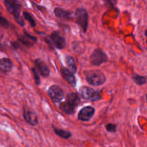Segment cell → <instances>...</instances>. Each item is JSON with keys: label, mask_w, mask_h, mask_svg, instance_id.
<instances>
[{"label": "cell", "mask_w": 147, "mask_h": 147, "mask_svg": "<svg viewBox=\"0 0 147 147\" xmlns=\"http://www.w3.org/2000/svg\"><path fill=\"white\" fill-rule=\"evenodd\" d=\"M4 5L9 12L12 14L15 21L22 27L25 26L24 20L20 15L21 7L17 0H4Z\"/></svg>", "instance_id": "cell-1"}, {"label": "cell", "mask_w": 147, "mask_h": 147, "mask_svg": "<svg viewBox=\"0 0 147 147\" xmlns=\"http://www.w3.org/2000/svg\"><path fill=\"white\" fill-rule=\"evenodd\" d=\"M88 83L93 86H100L106 82V77L100 70H90L86 73Z\"/></svg>", "instance_id": "cell-2"}, {"label": "cell", "mask_w": 147, "mask_h": 147, "mask_svg": "<svg viewBox=\"0 0 147 147\" xmlns=\"http://www.w3.org/2000/svg\"><path fill=\"white\" fill-rule=\"evenodd\" d=\"M76 22L78 24L83 33H86L88 30V13L84 8H79L75 12Z\"/></svg>", "instance_id": "cell-3"}, {"label": "cell", "mask_w": 147, "mask_h": 147, "mask_svg": "<svg viewBox=\"0 0 147 147\" xmlns=\"http://www.w3.org/2000/svg\"><path fill=\"white\" fill-rule=\"evenodd\" d=\"M108 60L107 55L100 49H96L90 56V63L93 66H100Z\"/></svg>", "instance_id": "cell-4"}, {"label": "cell", "mask_w": 147, "mask_h": 147, "mask_svg": "<svg viewBox=\"0 0 147 147\" xmlns=\"http://www.w3.org/2000/svg\"><path fill=\"white\" fill-rule=\"evenodd\" d=\"M80 96L85 100H90L92 101H98L100 100L101 96L100 91H96L92 88L88 86H83L80 89Z\"/></svg>", "instance_id": "cell-5"}, {"label": "cell", "mask_w": 147, "mask_h": 147, "mask_svg": "<svg viewBox=\"0 0 147 147\" xmlns=\"http://www.w3.org/2000/svg\"><path fill=\"white\" fill-rule=\"evenodd\" d=\"M47 94L54 103H59L64 98L63 89L57 85H53L49 88Z\"/></svg>", "instance_id": "cell-6"}, {"label": "cell", "mask_w": 147, "mask_h": 147, "mask_svg": "<svg viewBox=\"0 0 147 147\" xmlns=\"http://www.w3.org/2000/svg\"><path fill=\"white\" fill-rule=\"evenodd\" d=\"M50 42L53 47L58 50L65 48L66 45L65 39L60 34L59 32H53L50 36Z\"/></svg>", "instance_id": "cell-7"}, {"label": "cell", "mask_w": 147, "mask_h": 147, "mask_svg": "<svg viewBox=\"0 0 147 147\" xmlns=\"http://www.w3.org/2000/svg\"><path fill=\"white\" fill-rule=\"evenodd\" d=\"M23 117L24 120L31 126H37L39 123L37 113L26 106H23Z\"/></svg>", "instance_id": "cell-8"}, {"label": "cell", "mask_w": 147, "mask_h": 147, "mask_svg": "<svg viewBox=\"0 0 147 147\" xmlns=\"http://www.w3.org/2000/svg\"><path fill=\"white\" fill-rule=\"evenodd\" d=\"M95 112H96V109L93 106H85L79 111L78 118L81 121H88L94 116Z\"/></svg>", "instance_id": "cell-9"}, {"label": "cell", "mask_w": 147, "mask_h": 147, "mask_svg": "<svg viewBox=\"0 0 147 147\" xmlns=\"http://www.w3.org/2000/svg\"><path fill=\"white\" fill-rule=\"evenodd\" d=\"M18 41L21 43L22 45H24L27 47H31L34 45V43L37 42V38L34 36L31 35L30 34L27 33V32L24 31L23 35L20 36L18 39Z\"/></svg>", "instance_id": "cell-10"}, {"label": "cell", "mask_w": 147, "mask_h": 147, "mask_svg": "<svg viewBox=\"0 0 147 147\" xmlns=\"http://www.w3.org/2000/svg\"><path fill=\"white\" fill-rule=\"evenodd\" d=\"M34 65H35L36 68L39 71L42 77L47 78L50 76V70L47 65L40 58H37L34 60Z\"/></svg>", "instance_id": "cell-11"}, {"label": "cell", "mask_w": 147, "mask_h": 147, "mask_svg": "<svg viewBox=\"0 0 147 147\" xmlns=\"http://www.w3.org/2000/svg\"><path fill=\"white\" fill-rule=\"evenodd\" d=\"M61 75L63 78L72 86L75 88L76 86V79L74 76V73H72L69 69H67L66 67H62L61 70Z\"/></svg>", "instance_id": "cell-12"}, {"label": "cell", "mask_w": 147, "mask_h": 147, "mask_svg": "<svg viewBox=\"0 0 147 147\" xmlns=\"http://www.w3.org/2000/svg\"><path fill=\"white\" fill-rule=\"evenodd\" d=\"M65 101L74 108H77L80 104V97L78 93H70L65 98Z\"/></svg>", "instance_id": "cell-13"}, {"label": "cell", "mask_w": 147, "mask_h": 147, "mask_svg": "<svg viewBox=\"0 0 147 147\" xmlns=\"http://www.w3.org/2000/svg\"><path fill=\"white\" fill-rule=\"evenodd\" d=\"M55 14L57 17L63 19V20H73V12L70 11H66L60 8H55L54 11Z\"/></svg>", "instance_id": "cell-14"}, {"label": "cell", "mask_w": 147, "mask_h": 147, "mask_svg": "<svg viewBox=\"0 0 147 147\" xmlns=\"http://www.w3.org/2000/svg\"><path fill=\"white\" fill-rule=\"evenodd\" d=\"M12 63L11 60L7 57H3L0 60V69L1 72L7 73L10 71L12 68Z\"/></svg>", "instance_id": "cell-15"}, {"label": "cell", "mask_w": 147, "mask_h": 147, "mask_svg": "<svg viewBox=\"0 0 147 147\" xmlns=\"http://www.w3.org/2000/svg\"><path fill=\"white\" fill-rule=\"evenodd\" d=\"M65 63L67 65V67H68L69 70L72 72L73 73H76L78 70L77 65H76V60L73 58L72 56L70 55H67L65 58Z\"/></svg>", "instance_id": "cell-16"}, {"label": "cell", "mask_w": 147, "mask_h": 147, "mask_svg": "<svg viewBox=\"0 0 147 147\" xmlns=\"http://www.w3.org/2000/svg\"><path fill=\"white\" fill-rule=\"evenodd\" d=\"M59 108H60V109L62 111L65 112L67 115H73L76 112V108L71 106L66 101L60 103V106H59Z\"/></svg>", "instance_id": "cell-17"}, {"label": "cell", "mask_w": 147, "mask_h": 147, "mask_svg": "<svg viewBox=\"0 0 147 147\" xmlns=\"http://www.w3.org/2000/svg\"><path fill=\"white\" fill-rule=\"evenodd\" d=\"M53 129H54V131L55 133V134L60 136V137L63 138V139H68L72 136L71 132L68 131H65L63 130V129H57L55 126H53Z\"/></svg>", "instance_id": "cell-18"}, {"label": "cell", "mask_w": 147, "mask_h": 147, "mask_svg": "<svg viewBox=\"0 0 147 147\" xmlns=\"http://www.w3.org/2000/svg\"><path fill=\"white\" fill-rule=\"evenodd\" d=\"M132 79H133L134 82L138 86H143V85L146 84L147 82L146 77L136 74V73H134L132 75Z\"/></svg>", "instance_id": "cell-19"}, {"label": "cell", "mask_w": 147, "mask_h": 147, "mask_svg": "<svg viewBox=\"0 0 147 147\" xmlns=\"http://www.w3.org/2000/svg\"><path fill=\"white\" fill-rule=\"evenodd\" d=\"M23 15H24V19H25L26 20H27V21L30 22V26H31L32 27H36L35 20L34 19L33 16L32 15V14L27 12V11H24V12H23Z\"/></svg>", "instance_id": "cell-20"}, {"label": "cell", "mask_w": 147, "mask_h": 147, "mask_svg": "<svg viewBox=\"0 0 147 147\" xmlns=\"http://www.w3.org/2000/svg\"><path fill=\"white\" fill-rule=\"evenodd\" d=\"M36 69H37L36 67H32V72L33 76H34V82H35L36 85H37V86H39V85L40 84V83H41V80H40V75L37 73Z\"/></svg>", "instance_id": "cell-21"}, {"label": "cell", "mask_w": 147, "mask_h": 147, "mask_svg": "<svg viewBox=\"0 0 147 147\" xmlns=\"http://www.w3.org/2000/svg\"><path fill=\"white\" fill-rule=\"evenodd\" d=\"M116 128H117V126L114 123H108L106 126V130L109 133H115L116 131Z\"/></svg>", "instance_id": "cell-22"}, {"label": "cell", "mask_w": 147, "mask_h": 147, "mask_svg": "<svg viewBox=\"0 0 147 147\" xmlns=\"http://www.w3.org/2000/svg\"><path fill=\"white\" fill-rule=\"evenodd\" d=\"M0 24H1V27L4 29H8L9 27V22L4 17H2V16L0 17Z\"/></svg>", "instance_id": "cell-23"}, {"label": "cell", "mask_w": 147, "mask_h": 147, "mask_svg": "<svg viewBox=\"0 0 147 147\" xmlns=\"http://www.w3.org/2000/svg\"><path fill=\"white\" fill-rule=\"evenodd\" d=\"M104 1L109 7H114L117 2V0H104Z\"/></svg>", "instance_id": "cell-24"}, {"label": "cell", "mask_w": 147, "mask_h": 147, "mask_svg": "<svg viewBox=\"0 0 147 147\" xmlns=\"http://www.w3.org/2000/svg\"><path fill=\"white\" fill-rule=\"evenodd\" d=\"M11 47H12L14 50H18V49H20V47H21V43H20V42H12L11 43Z\"/></svg>", "instance_id": "cell-25"}, {"label": "cell", "mask_w": 147, "mask_h": 147, "mask_svg": "<svg viewBox=\"0 0 147 147\" xmlns=\"http://www.w3.org/2000/svg\"><path fill=\"white\" fill-rule=\"evenodd\" d=\"M145 36H146V37H147V30L145 31Z\"/></svg>", "instance_id": "cell-26"}, {"label": "cell", "mask_w": 147, "mask_h": 147, "mask_svg": "<svg viewBox=\"0 0 147 147\" xmlns=\"http://www.w3.org/2000/svg\"><path fill=\"white\" fill-rule=\"evenodd\" d=\"M146 102H147V94H146Z\"/></svg>", "instance_id": "cell-27"}, {"label": "cell", "mask_w": 147, "mask_h": 147, "mask_svg": "<svg viewBox=\"0 0 147 147\" xmlns=\"http://www.w3.org/2000/svg\"><path fill=\"white\" fill-rule=\"evenodd\" d=\"M146 43H147V40H146Z\"/></svg>", "instance_id": "cell-28"}]
</instances>
